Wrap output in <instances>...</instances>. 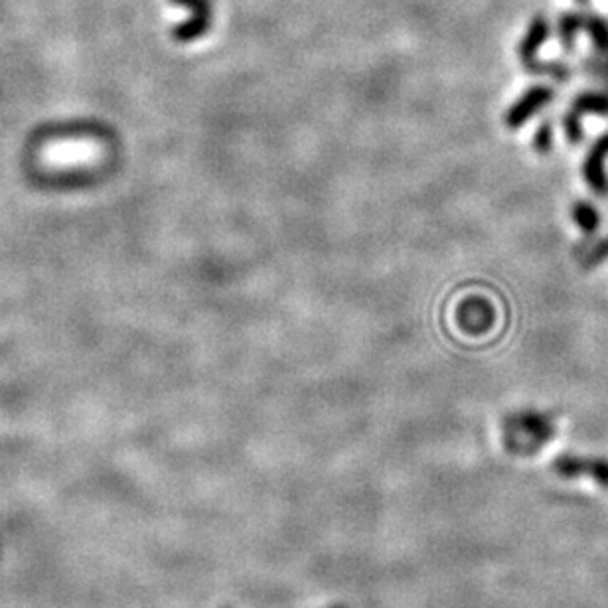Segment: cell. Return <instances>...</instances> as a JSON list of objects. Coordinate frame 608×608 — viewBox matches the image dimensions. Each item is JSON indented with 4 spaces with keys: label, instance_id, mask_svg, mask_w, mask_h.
<instances>
[{
    "label": "cell",
    "instance_id": "12",
    "mask_svg": "<svg viewBox=\"0 0 608 608\" xmlns=\"http://www.w3.org/2000/svg\"><path fill=\"white\" fill-rule=\"evenodd\" d=\"M332 608H346V606H332Z\"/></svg>",
    "mask_w": 608,
    "mask_h": 608
},
{
    "label": "cell",
    "instance_id": "1",
    "mask_svg": "<svg viewBox=\"0 0 608 608\" xmlns=\"http://www.w3.org/2000/svg\"><path fill=\"white\" fill-rule=\"evenodd\" d=\"M506 431L510 434H520L522 437V439H506L508 449H513L515 444H522L518 449V453L522 454L537 451L539 446H543V443H547L555 434L553 419L535 411H527L510 417L506 421Z\"/></svg>",
    "mask_w": 608,
    "mask_h": 608
},
{
    "label": "cell",
    "instance_id": "13",
    "mask_svg": "<svg viewBox=\"0 0 608 608\" xmlns=\"http://www.w3.org/2000/svg\"><path fill=\"white\" fill-rule=\"evenodd\" d=\"M581 3H584V0H581Z\"/></svg>",
    "mask_w": 608,
    "mask_h": 608
},
{
    "label": "cell",
    "instance_id": "3",
    "mask_svg": "<svg viewBox=\"0 0 608 608\" xmlns=\"http://www.w3.org/2000/svg\"><path fill=\"white\" fill-rule=\"evenodd\" d=\"M606 158H608V133H604L601 139L591 146V151L584 156L583 163V176L589 188L596 196H608V176H606Z\"/></svg>",
    "mask_w": 608,
    "mask_h": 608
},
{
    "label": "cell",
    "instance_id": "4",
    "mask_svg": "<svg viewBox=\"0 0 608 608\" xmlns=\"http://www.w3.org/2000/svg\"><path fill=\"white\" fill-rule=\"evenodd\" d=\"M172 5L190 8V20L174 28V38L180 42H192L202 38L212 26V5L210 0H172Z\"/></svg>",
    "mask_w": 608,
    "mask_h": 608
},
{
    "label": "cell",
    "instance_id": "11",
    "mask_svg": "<svg viewBox=\"0 0 608 608\" xmlns=\"http://www.w3.org/2000/svg\"><path fill=\"white\" fill-rule=\"evenodd\" d=\"M533 146H535L537 153H549V151H552V146H553V129H552V125H549V123L539 125V129H537V133L533 136Z\"/></svg>",
    "mask_w": 608,
    "mask_h": 608
},
{
    "label": "cell",
    "instance_id": "2",
    "mask_svg": "<svg viewBox=\"0 0 608 608\" xmlns=\"http://www.w3.org/2000/svg\"><path fill=\"white\" fill-rule=\"evenodd\" d=\"M552 468L561 478H591L599 486L608 488V458L559 454Z\"/></svg>",
    "mask_w": 608,
    "mask_h": 608
},
{
    "label": "cell",
    "instance_id": "9",
    "mask_svg": "<svg viewBox=\"0 0 608 608\" xmlns=\"http://www.w3.org/2000/svg\"><path fill=\"white\" fill-rule=\"evenodd\" d=\"M583 25H584V18L581 15H563L559 20V40L561 44H563V48L567 52H571L573 48V44H575V38H577V32L583 30Z\"/></svg>",
    "mask_w": 608,
    "mask_h": 608
},
{
    "label": "cell",
    "instance_id": "6",
    "mask_svg": "<svg viewBox=\"0 0 608 608\" xmlns=\"http://www.w3.org/2000/svg\"><path fill=\"white\" fill-rule=\"evenodd\" d=\"M547 36H549L547 20L543 16H535L533 22L530 25V28H527L525 38L520 44V57H522V62L525 64L527 70H533V67H535L537 50L542 48V44L547 40Z\"/></svg>",
    "mask_w": 608,
    "mask_h": 608
},
{
    "label": "cell",
    "instance_id": "7",
    "mask_svg": "<svg viewBox=\"0 0 608 608\" xmlns=\"http://www.w3.org/2000/svg\"><path fill=\"white\" fill-rule=\"evenodd\" d=\"M569 113L575 115L577 119H581L583 115H601V117H608V95L596 94V91L581 94L573 101Z\"/></svg>",
    "mask_w": 608,
    "mask_h": 608
},
{
    "label": "cell",
    "instance_id": "10",
    "mask_svg": "<svg viewBox=\"0 0 608 608\" xmlns=\"http://www.w3.org/2000/svg\"><path fill=\"white\" fill-rule=\"evenodd\" d=\"M583 28L589 32L591 40L594 42V45L599 50H608V25L604 20L591 16V18H584V25Z\"/></svg>",
    "mask_w": 608,
    "mask_h": 608
},
{
    "label": "cell",
    "instance_id": "8",
    "mask_svg": "<svg viewBox=\"0 0 608 608\" xmlns=\"http://www.w3.org/2000/svg\"><path fill=\"white\" fill-rule=\"evenodd\" d=\"M571 217L575 220V224L579 225V229L583 234H594L596 229L601 225V215L596 212V208L589 202H577L575 205L571 208Z\"/></svg>",
    "mask_w": 608,
    "mask_h": 608
},
{
    "label": "cell",
    "instance_id": "5",
    "mask_svg": "<svg viewBox=\"0 0 608 608\" xmlns=\"http://www.w3.org/2000/svg\"><path fill=\"white\" fill-rule=\"evenodd\" d=\"M553 91L545 85H535L527 89L525 94L513 103V105L506 113V125L510 129H518L525 121H530L533 115L543 109L547 103H552Z\"/></svg>",
    "mask_w": 608,
    "mask_h": 608
}]
</instances>
